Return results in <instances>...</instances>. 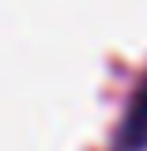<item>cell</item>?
<instances>
[{
    "label": "cell",
    "mask_w": 147,
    "mask_h": 151,
    "mask_svg": "<svg viewBox=\"0 0 147 151\" xmlns=\"http://www.w3.org/2000/svg\"><path fill=\"white\" fill-rule=\"evenodd\" d=\"M121 151H143L147 147V79L140 83V91L132 94L128 113L121 121Z\"/></svg>",
    "instance_id": "cell-1"
}]
</instances>
